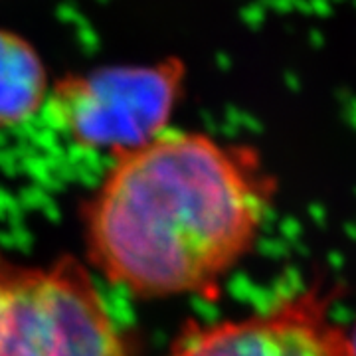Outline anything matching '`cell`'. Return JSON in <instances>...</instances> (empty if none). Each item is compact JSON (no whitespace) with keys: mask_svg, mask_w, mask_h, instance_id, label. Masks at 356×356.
<instances>
[{"mask_svg":"<svg viewBox=\"0 0 356 356\" xmlns=\"http://www.w3.org/2000/svg\"><path fill=\"white\" fill-rule=\"evenodd\" d=\"M350 341H353V346H355V353H356V331L355 334H350Z\"/></svg>","mask_w":356,"mask_h":356,"instance_id":"cell-7","label":"cell"},{"mask_svg":"<svg viewBox=\"0 0 356 356\" xmlns=\"http://www.w3.org/2000/svg\"><path fill=\"white\" fill-rule=\"evenodd\" d=\"M273 192L250 147L165 131L119 154L89 200V261L140 297L212 295L252 250Z\"/></svg>","mask_w":356,"mask_h":356,"instance_id":"cell-1","label":"cell"},{"mask_svg":"<svg viewBox=\"0 0 356 356\" xmlns=\"http://www.w3.org/2000/svg\"><path fill=\"white\" fill-rule=\"evenodd\" d=\"M48 97V72L22 36L0 30V129L16 127L38 113Z\"/></svg>","mask_w":356,"mask_h":356,"instance_id":"cell-5","label":"cell"},{"mask_svg":"<svg viewBox=\"0 0 356 356\" xmlns=\"http://www.w3.org/2000/svg\"><path fill=\"white\" fill-rule=\"evenodd\" d=\"M170 356H356L350 334L329 317V301L307 291L269 313L198 327Z\"/></svg>","mask_w":356,"mask_h":356,"instance_id":"cell-4","label":"cell"},{"mask_svg":"<svg viewBox=\"0 0 356 356\" xmlns=\"http://www.w3.org/2000/svg\"><path fill=\"white\" fill-rule=\"evenodd\" d=\"M0 356H127L89 271L65 255L50 267H6Z\"/></svg>","mask_w":356,"mask_h":356,"instance_id":"cell-3","label":"cell"},{"mask_svg":"<svg viewBox=\"0 0 356 356\" xmlns=\"http://www.w3.org/2000/svg\"><path fill=\"white\" fill-rule=\"evenodd\" d=\"M6 267L8 264L0 261V318H2V311H4V303H6Z\"/></svg>","mask_w":356,"mask_h":356,"instance_id":"cell-6","label":"cell"},{"mask_svg":"<svg viewBox=\"0 0 356 356\" xmlns=\"http://www.w3.org/2000/svg\"><path fill=\"white\" fill-rule=\"evenodd\" d=\"M184 76V62L177 58L70 74L56 81L48 111L72 143L119 156L165 133L182 95Z\"/></svg>","mask_w":356,"mask_h":356,"instance_id":"cell-2","label":"cell"}]
</instances>
